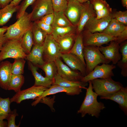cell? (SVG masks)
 Wrapping results in <instances>:
<instances>
[{
	"label": "cell",
	"mask_w": 127,
	"mask_h": 127,
	"mask_svg": "<svg viewBox=\"0 0 127 127\" xmlns=\"http://www.w3.org/2000/svg\"><path fill=\"white\" fill-rule=\"evenodd\" d=\"M26 55L22 47L21 39L7 40L0 51V62L8 58L26 59Z\"/></svg>",
	"instance_id": "obj_5"
},
{
	"label": "cell",
	"mask_w": 127,
	"mask_h": 127,
	"mask_svg": "<svg viewBox=\"0 0 127 127\" xmlns=\"http://www.w3.org/2000/svg\"><path fill=\"white\" fill-rule=\"evenodd\" d=\"M82 33L84 46H93L99 47L115 40L116 38L103 32L92 33L85 30H83Z\"/></svg>",
	"instance_id": "obj_6"
},
{
	"label": "cell",
	"mask_w": 127,
	"mask_h": 127,
	"mask_svg": "<svg viewBox=\"0 0 127 127\" xmlns=\"http://www.w3.org/2000/svg\"><path fill=\"white\" fill-rule=\"evenodd\" d=\"M21 46L24 52L26 54L30 52L34 41L31 28L28 30L21 38Z\"/></svg>",
	"instance_id": "obj_31"
},
{
	"label": "cell",
	"mask_w": 127,
	"mask_h": 127,
	"mask_svg": "<svg viewBox=\"0 0 127 127\" xmlns=\"http://www.w3.org/2000/svg\"><path fill=\"white\" fill-rule=\"evenodd\" d=\"M88 82L89 86L87 89L85 96L77 113L80 114L82 117L87 114L98 118L100 116L101 111L105 107L103 103L97 101L98 95L93 91L91 81Z\"/></svg>",
	"instance_id": "obj_1"
},
{
	"label": "cell",
	"mask_w": 127,
	"mask_h": 127,
	"mask_svg": "<svg viewBox=\"0 0 127 127\" xmlns=\"http://www.w3.org/2000/svg\"><path fill=\"white\" fill-rule=\"evenodd\" d=\"M77 34H69L55 39L57 42L61 53H69L74 43Z\"/></svg>",
	"instance_id": "obj_22"
},
{
	"label": "cell",
	"mask_w": 127,
	"mask_h": 127,
	"mask_svg": "<svg viewBox=\"0 0 127 127\" xmlns=\"http://www.w3.org/2000/svg\"><path fill=\"white\" fill-rule=\"evenodd\" d=\"M30 14L25 12L14 24L8 27L4 34L7 40L21 39L24 34L31 28L32 22Z\"/></svg>",
	"instance_id": "obj_2"
},
{
	"label": "cell",
	"mask_w": 127,
	"mask_h": 127,
	"mask_svg": "<svg viewBox=\"0 0 127 127\" xmlns=\"http://www.w3.org/2000/svg\"><path fill=\"white\" fill-rule=\"evenodd\" d=\"M18 115L16 109H14L12 111H11L7 118V127H18L20 124L18 125H16L15 123V119L16 116Z\"/></svg>",
	"instance_id": "obj_40"
},
{
	"label": "cell",
	"mask_w": 127,
	"mask_h": 127,
	"mask_svg": "<svg viewBox=\"0 0 127 127\" xmlns=\"http://www.w3.org/2000/svg\"><path fill=\"white\" fill-rule=\"evenodd\" d=\"M30 13L31 21H35L47 14L53 13L51 0H37L32 5Z\"/></svg>",
	"instance_id": "obj_9"
},
{
	"label": "cell",
	"mask_w": 127,
	"mask_h": 127,
	"mask_svg": "<svg viewBox=\"0 0 127 127\" xmlns=\"http://www.w3.org/2000/svg\"><path fill=\"white\" fill-rule=\"evenodd\" d=\"M54 18L53 13L45 16L39 20L46 24L51 25L53 21Z\"/></svg>",
	"instance_id": "obj_43"
},
{
	"label": "cell",
	"mask_w": 127,
	"mask_h": 127,
	"mask_svg": "<svg viewBox=\"0 0 127 127\" xmlns=\"http://www.w3.org/2000/svg\"><path fill=\"white\" fill-rule=\"evenodd\" d=\"M116 37L114 41L119 44L126 40L127 39V27Z\"/></svg>",
	"instance_id": "obj_44"
},
{
	"label": "cell",
	"mask_w": 127,
	"mask_h": 127,
	"mask_svg": "<svg viewBox=\"0 0 127 127\" xmlns=\"http://www.w3.org/2000/svg\"><path fill=\"white\" fill-rule=\"evenodd\" d=\"M54 14L53 21L51 25L53 28L72 25L65 15L64 12H54Z\"/></svg>",
	"instance_id": "obj_29"
},
{
	"label": "cell",
	"mask_w": 127,
	"mask_h": 127,
	"mask_svg": "<svg viewBox=\"0 0 127 127\" xmlns=\"http://www.w3.org/2000/svg\"><path fill=\"white\" fill-rule=\"evenodd\" d=\"M123 6L127 9V0H121Z\"/></svg>",
	"instance_id": "obj_49"
},
{
	"label": "cell",
	"mask_w": 127,
	"mask_h": 127,
	"mask_svg": "<svg viewBox=\"0 0 127 127\" xmlns=\"http://www.w3.org/2000/svg\"><path fill=\"white\" fill-rule=\"evenodd\" d=\"M112 18L127 26V11H119L112 13Z\"/></svg>",
	"instance_id": "obj_37"
},
{
	"label": "cell",
	"mask_w": 127,
	"mask_h": 127,
	"mask_svg": "<svg viewBox=\"0 0 127 127\" xmlns=\"http://www.w3.org/2000/svg\"><path fill=\"white\" fill-rule=\"evenodd\" d=\"M48 88L44 87L33 85L29 88L16 92L10 99V102L11 103L15 102L19 104L25 100L35 99L40 96Z\"/></svg>",
	"instance_id": "obj_10"
},
{
	"label": "cell",
	"mask_w": 127,
	"mask_h": 127,
	"mask_svg": "<svg viewBox=\"0 0 127 127\" xmlns=\"http://www.w3.org/2000/svg\"><path fill=\"white\" fill-rule=\"evenodd\" d=\"M103 99H109L118 103L126 115H127V87H123L119 90Z\"/></svg>",
	"instance_id": "obj_18"
},
{
	"label": "cell",
	"mask_w": 127,
	"mask_h": 127,
	"mask_svg": "<svg viewBox=\"0 0 127 127\" xmlns=\"http://www.w3.org/2000/svg\"><path fill=\"white\" fill-rule=\"evenodd\" d=\"M31 29L34 45H43L47 34L38 26L35 21L32 22Z\"/></svg>",
	"instance_id": "obj_28"
},
{
	"label": "cell",
	"mask_w": 127,
	"mask_h": 127,
	"mask_svg": "<svg viewBox=\"0 0 127 127\" xmlns=\"http://www.w3.org/2000/svg\"><path fill=\"white\" fill-rule=\"evenodd\" d=\"M13 0H0V5L2 8L9 4Z\"/></svg>",
	"instance_id": "obj_46"
},
{
	"label": "cell",
	"mask_w": 127,
	"mask_h": 127,
	"mask_svg": "<svg viewBox=\"0 0 127 127\" xmlns=\"http://www.w3.org/2000/svg\"><path fill=\"white\" fill-rule=\"evenodd\" d=\"M19 5L13 6L9 4L0 9V26L6 24L12 17L13 14L17 11Z\"/></svg>",
	"instance_id": "obj_27"
},
{
	"label": "cell",
	"mask_w": 127,
	"mask_h": 127,
	"mask_svg": "<svg viewBox=\"0 0 127 127\" xmlns=\"http://www.w3.org/2000/svg\"><path fill=\"white\" fill-rule=\"evenodd\" d=\"M82 88L79 87H66L58 85L53 84L49 88L45 91L40 97L36 98L35 101L31 104L32 106H35L39 103L40 99L47 96L61 92H65L68 95H78L82 92Z\"/></svg>",
	"instance_id": "obj_11"
},
{
	"label": "cell",
	"mask_w": 127,
	"mask_h": 127,
	"mask_svg": "<svg viewBox=\"0 0 127 127\" xmlns=\"http://www.w3.org/2000/svg\"><path fill=\"white\" fill-rule=\"evenodd\" d=\"M22 0H13L9 4L12 5L16 6Z\"/></svg>",
	"instance_id": "obj_47"
},
{
	"label": "cell",
	"mask_w": 127,
	"mask_h": 127,
	"mask_svg": "<svg viewBox=\"0 0 127 127\" xmlns=\"http://www.w3.org/2000/svg\"><path fill=\"white\" fill-rule=\"evenodd\" d=\"M90 1L95 12L101 10L109 5L104 0H90Z\"/></svg>",
	"instance_id": "obj_39"
},
{
	"label": "cell",
	"mask_w": 127,
	"mask_h": 127,
	"mask_svg": "<svg viewBox=\"0 0 127 127\" xmlns=\"http://www.w3.org/2000/svg\"><path fill=\"white\" fill-rule=\"evenodd\" d=\"M57 69V73L63 78L73 81H81L84 77L81 73L78 71L71 69L64 64L60 58L55 61Z\"/></svg>",
	"instance_id": "obj_12"
},
{
	"label": "cell",
	"mask_w": 127,
	"mask_h": 127,
	"mask_svg": "<svg viewBox=\"0 0 127 127\" xmlns=\"http://www.w3.org/2000/svg\"><path fill=\"white\" fill-rule=\"evenodd\" d=\"M91 81L93 89L101 99L111 95L123 87L121 83L113 80L112 78H97Z\"/></svg>",
	"instance_id": "obj_3"
},
{
	"label": "cell",
	"mask_w": 127,
	"mask_h": 127,
	"mask_svg": "<svg viewBox=\"0 0 127 127\" xmlns=\"http://www.w3.org/2000/svg\"><path fill=\"white\" fill-rule=\"evenodd\" d=\"M54 12H64L67 6V0H51Z\"/></svg>",
	"instance_id": "obj_36"
},
{
	"label": "cell",
	"mask_w": 127,
	"mask_h": 127,
	"mask_svg": "<svg viewBox=\"0 0 127 127\" xmlns=\"http://www.w3.org/2000/svg\"><path fill=\"white\" fill-rule=\"evenodd\" d=\"M24 59L22 58L15 59L14 62L12 64L11 71L12 74H22L26 62Z\"/></svg>",
	"instance_id": "obj_35"
},
{
	"label": "cell",
	"mask_w": 127,
	"mask_h": 127,
	"mask_svg": "<svg viewBox=\"0 0 127 127\" xmlns=\"http://www.w3.org/2000/svg\"><path fill=\"white\" fill-rule=\"evenodd\" d=\"M77 26L73 25L67 27H56L53 28V32L51 34L55 39L67 34L76 33Z\"/></svg>",
	"instance_id": "obj_32"
},
{
	"label": "cell",
	"mask_w": 127,
	"mask_h": 127,
	"mask_svg": "<svg viewBox=\"0 0 127 127\" xmlns=\"http://www.w3.org/2000/svg\"><path fill=\"white\" fill-rule=\"evenodd\" d=\"M43 45H33L30 53L27 54L26 59L36 66L43 65L45 63L43 58Z\"/></svg>",
	"instance_id": "obj_20"
},
{
	"label": "cell",
	"mask_w": 127,
	"mask_h": 127,
	"mask_svg": "<svg viewBox=\"0 0 127 127\" xmlns=\"http://www.w3.org/2000/svg\"><path fill=\"white\" fill-rule=\"evenodd\" d=\"M127 27V26L112 18L107 27L102 32L116 37Z\"/></svg>",
	"instance_id": "obj_23"
},
{
	"label": "cell",
	"mask_w": 127,
	"mask_h": 127,
	"mask_svg": "<svg viewBox=\"0 0 127 127\" xmlns=\"http://www.w3.org/2000/svg\"><path fill=\"white\" fill-rule=\"evenodd\" d=\"M24 81L22 74H12L9 83L8 90H12L16 93L21 91V88Z\"/></svg>",
	"instance_id": "obj_30"
},
{
	"label": "cell",
	"mask_w": 127,
	"mask_h": 127,
	"mask_svg": "<svg viewBox=\"0 0 127 127\" xmlns=\"http://www.w3.org/2000/svg\"><path fill=\"white\" fill-rule=\"evenodd\" d=\"M112 12V8L109 4L101 10L95 12L96 18L99 19L107 17L111 15Z\"/></svg>",
	"instance_id": "obj_41"
},
{
	"label": "cell",
	"mask_w": 127,
	"mask_h": 127,
	"mask_svg": "<svg viewBox=\"0 0 127 127\" xmlns=\"http://www.w3.org/2000/svg\"><path fill=\"white\" fill-rule=\"evenodd\" d=\"M96 16L95 12L90 1L83 3V8L80 19L77 25L76 34L82 32L85 25L89 20Z\"/></svg>",
	"instance_id": "obj_15"
},
{
	"label": "cell",
	"mask_w": 127,
	"mask_h": 127,
	"mask_svg": "<svg viewBox=\"0 0 127 127\" xmlns=\"http://www.w3.org/2000/svg\"><path fill=\"white\" fill-rule=\"evenodd\" d=\"M7 126V122L3 120H0V127H6Z\"/></svg>",
	"instance_id": "obj_48"
},
{
	"label": "cell",
	"mask_w": 127,
	"mask_h": 127,
	"mask_svg": "<svg viewBox=\"0 0 127 127\" xmlns=\"http://www.w3.org/2000/svg\"><path fill=\"white\" fill-rule=\"evenodd\" d=\"M42 69L45 72V77L54 80L57 73V69L55 61L45 62L43 65L36 66Z\"/></svg>",
	"instance_id": "obj_33"
},
{
	"label": "cell",
	"mask_w": 127,
	"mask_h": 127,
	"mask_svg": "<svg viewBox=\"0 0 127 127\" xmlns=\"http://www.w3.org/2000/svg\"><path fill=\"white\" fill-rule=\"evenodd\" d=\"M53 84H57L66 87H79L82 89L86 88V87L88 85L87 83H85L81 81H73L64 79L57 73L54 76Z\"/></svg>",
	"instance_id": "obj_25"
},
{
	"label": "cell",
	"mask_w": 127,
	"mask_h": 127,
	"mask_svg": "<svg viewBox=\"0 0 127 127\" xmlns=\"http://www.w3.org/2000/svg\"><path fill=\"white\" fill-rule=\"evenodd\" d=\"M83 8V3L75 0L68 1L64 14L73 25L77 26L79 21Z\"/></svg>",
	"instance_id": "obj_13"
},
{
	"label": "cell",
	"mask_w": 127,
	"mask_h": 127,
	"mask_svg": "<svg viewBox=\"0 0 127 127\" xmlns=\"http://www.w3.org/2000/svg\"><path fill=\"white\" fill-rule=\"evenodd\" d=\"M37 0H24L19 5L16 18H18L22 16L25 12L27 8L29 6L32 5Z\"/></svg>",
	"instance_id": "obj_38"
},
{
	"label": "cell",
	"mask_w": 127,
	"mask_h": 127,
	"mask_svg": "<svg viewBox=\"0 0 127 127\" xmlns=\"http://www.w3.org/2000/svg\"><path fill=\"white\" fill-rule=\"evenodd\" d=\"M110 42L108 46H101L99 47V49L105 57L112 62V64H116L122 57L119 51L120 44L115 41Z\"/></svg>",
	"instance_id": "obj_14"
},
{
	"label": "cell",
	"mask_w": 127,
	"mask_h": 127,
	"mask_svg": "<svg viewBox=\"0 0 127 127\" xmlns=\"http://www.w3.org/2000/svg\"><path fill=\"white\" fill-rule=\"evenodd\" d=\"M84 47L81 32L77 34L74 43L69 53L74 54L78 57L86 66L83 55Z\"/></svg>",
	"instance_id": "obj_26"
},
{
	"label": "cell",
	"mask_w": 127,
	"mask_h": 127,
	"mask_svg": "<svg viewBox=\"0 0 127 127\" xmlns=\"http://www.w3.org/2000/svg\"><path fill=\"white\" fill-rule=\"evenodd\" d=\"M83 53L84 58L86 61V75L92 71L98 64H108L111 62L101 52L99 47L96 46H84Z\"/></svg>",
	"instance_id": "obj_4"
},
{
	"label": "cell",
	"mask_w": 127,
	"mask_h": 127,
	"mask_svg": "<svg viewBox=\"0 0 127 127\" xmlns=\"http://www.w3.org/2000/svg\"><path fill=\"white\" fill-rule=\"evenodd\" d=\"M67 0V1H68V0Z\"/></svg>",
	"instance_id": "obj_51"
},
{
	"label": "cell",
	"mask_w": 127,
	"mask_h": 127,
	"mask_svg": "<svg viewBox=\"0 0 127 127\" xmlns=\"http://www.w3.org/2000/svg\"><path fill=\"white\" fill-rule=\"evenodd\" d=\"M76 0L81 3H85L90 0Z\"/></svg>",
	"instance_id": "obj_50"
},
{
	"label": "cell",
	"mask_w": 127,
	"mask_h": 127,
	"mask_svg": "<svg viewBox=\"0 0 127 127\" xmlns=\"http://www.w3.org/2000/svg\"><path fill=\"white\" fill-rule=\"evenodd\" d=\"M28 65L35 80L34 85L43 86L49 88L54 83V80L46 77H44L37 71L38 67L33 65L31 62H28Z\"/></svg>",
	"instance_id": "obj_21"
},
{
	"label": "cell",
	"mask_w": 127,
	"mask_h": 127,
	"mask_svg": "<svg viewBox=\"0 0 127 127\" xmlns=\"http://www.w3.org/2000/svg\"><path fill=\"white\" fill-rule=\"evenodd\" d=\"M43 58L45 62L55 61L61 53L57 42L51 34H47L43 44Z\"/></svg>",
	"instance_id": "obj_7"
},
{
	"label": "cell",
	"mask_w": 127,
	"mask_h": 127,
	"mask_svg": "<svg viewBox=\"0 0 127 127\" xmlns=\"http://www.w3.org/2000/svg\"><path fill=\"white\" fill-rule=\"evenodd\" d=\"M114 65L103 64L97 65L93 70L82 79L81 81L87 83L90 80L97 78L104 79L112 78L114 76L113 70L116 68Z\"/></svg>",
	"instance_id": "obj_8"
},
{
	"label": "cell",
	"mask_w": 127,
	"mask_h": 127,
	"mask_svg": "<svg viewBox=\"0 0 127 127\" xmlns=\"http://www.w3.org/2000/svg\"><path fill=\"white\" fill-rule=\"evenodd\" d=\"M60 57L71 69L79 71L83 76L86 75V66L77 56L68 53H61Z\"/></svg>",
	"instance_id": "obj_16"
},
{
	"label": "cell",
	"mask_w": 127,
	"mask_h": 127,
	"mask_svg": "<svg viewBox=\"0 0 127 127\" xmlns=\"http://www.w3.org/2000/svg\"><path fill=\"white\" fill-rule=\"evenodd\" d=\"M119 51L121 58L116 64L121 69V74L123 77L127 76V41L125 40L120 44Z\"/></svg>",
	"instance_id": "obj_24"
},
{
	"label": "cell",
	"mask_w": 127,
	"mask_h": 127,
	"mask_svg": "<svg viewBox=\"0 0 127 127\" xmlns=\"http://www.w3.org/2000/svg\"><path fill=\"white\" fill-rule=\"evenodd\" d=\"M38 26L47 34H51L53 28L51 25L46 24L39 20L35 21Z\"/></svg>",
	"instance_id": "obj_42"
},
{
	"label": "cell",
	"mask_w": 127,
	"mask_h": 127,
	"mask_svg": "<svg viewBox=\"0 0 127 127\" xmlns=\"http://www.w3.org/2000/svg\"><path fill=\"white\" fill-rule=\"evenodd\" d=\"M9 98H3L0 97V120L6 119L11 111V103Z\"/></svg>",
	"instance_id": "obj_34"
},
{
	"label": "cell",
	"mask_w": 127,
	"mask_h": 127,
	"mask_svg": "<svg viewBox=\"0 0 127 127\" xmlns=\"http://www.w3.org/2000/svg\"><path fill=\"white\" fill-rule=\"evenodd\" d=\"M8 27L4 26L0 28V51L2 47L7 40L4 36V34L6 32Z\"/></svg>",
	"instance_id": "obj_45"
},
{
	"label": "cell",
	"mask_w": 127,
	"mask_h": 127,
	"mask_svg": "<svg viewBox=\"0 0 127 127\" xmlns=\"http://www.w3.org/2000/svg\"><path fill=\"white\" fill-rule=\"evenodd\" d=\"M12 65L9 61H2L0 63V87L5 90H8L12 73Z\"/></svg>",
	"instance_id": "obj_19"
},
{
	"label": "cell",
	"mask_w": 127,
	"mask_h": 127,
	"mask_svg": "<svg viewBox=\"0 0 127 127\" xmlns=\"http://www.w3.org/2000/svg\"><path fill=\"white\" fill-rule=\"evenodd\" d=\"M112 18V13L107 17L99 19L96 17H93L87 22L83 30L92 33L102 32L107 27Z\"/></svg>",
	"instance_id": "obj_17"
}]
</instances>
